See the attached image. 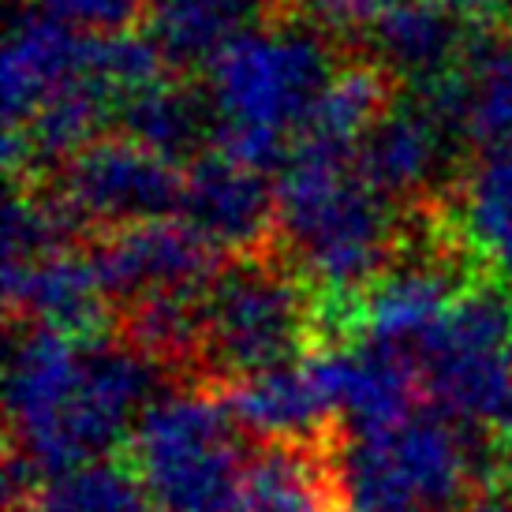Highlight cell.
Instances as JSON below:
<instances>
[{
  "instance_id": "cell-1",
  "label": "cell",
  "mask_w": 512,
  "mask_h": 512,
  "mask_svg": "<svg viewBox=\"0 0 512 512\" xmlns=\"http://www.w3.org/2000/svg\"><path fill=\"white\" fill-rule=\"evenodd\" d=\"M157 400V363L120 341L15 329L8 344V453L42 479L105 460Z\"/></svg>"
},
{
  "instance_id": "cell-2",
  "label": "cell",
  "mask_w": 512,
  "mask_h": 512,
  "mask_svg": "<svg viewBox=\"0 0 512 512\" xmlns=\"http://www.w3.org/2000/svg\"><path fill=\"white\" fill-rule=\"evenodd\" d=\"M273 251L322 299H363L393 270L408 225L367 184L356 157L292 146L277 180Z\"/></svg>"
},
{
  "instance_id": "cell-3",
  "label": "cell",
  "mask_w": 512,
  "mask_h": 512,
  "mask_svg": "<svg viewBox=\"0 0 512 512\" xmlns=\"http://www.w3.org/2000/svg\"><path fill=\"white\" fill-rule=\"evenodd\" d=\"M344 512H464L494 479V441L441 412L333 441Z\"/></svg>"
},
{
  "instance_id": "cell-4",
  "label": "cell",
  "mask_w": 512,
  "mask_h": 512,
  "mask_svg": "<svg viewBox=\"0 0 512 512\" xmlns=\"http://www.w3.org/2000/svg\"><path fill=\"white\" fill-rule=\"evenodd\" d=\"M124 456L157 512H236L240 505L247 460L217 385L161 393L139 415Z\"/></svg>"
},
{
  "instance_id": "cell-5",
  "label": "cell",
  "mask_w": 512,
  "mask_h": 512,
  "mask_svg": "<svg viewBox=\"0 0 512 512\" xmlns=\"http://www.w3.org/2000/svg\"><path fill=\"white\" fill-rule=\"evenodd\" d=\"M412 359L434 412L494 445L512 441V285L471 281Z\"/></svg>"
},
{
  "instance_id": "cell-6",
  "label": "cell",
  "mask_w": 512,
  "mask_h": 512,
  "mask_svg": "<svg viewBox=\"0 0 512 512\" xmlns=\"http://www.w3.org/2000/svg\"><path fill=\"white\" fill-rule=\"evenodd\" d=\"M202 370L214 385L296 363L314 348V292L277 251L240 255L202 299Z\"/></svg>"
},
{
  "instance_id": "cell-7",
  "label": "cell",
  "mask_w": 512,
  "mask_h": 512,
  "mask_svg": "<svg viewBox=\"0 0 512 512\" xmlns=\"http://www.w3.org/2000/svg\"><path fill=\"white\" fill-rule=\"evenodd\" d=\"M333 72V49L314 23L255 27L206 64V98L217 128L270 131L296 143Z\"/></svg>"
},
{
  "instance_id": "cell-8",
  "label": "cell",
  "mask_w": 512,
  "mask_h": 512,
  "mask_svg": "<svg viewBox=\"0 0 512 512\" xmlns=\"http://www.w3.org/2000/svg\"><path fill=\"white\" fill-rule=\"evenodd\" d=\"M322 34L352 38L374 64L415 86L456 72L468 57L464 23L438 0H303Z\"/></svg>"
},
{
  "instance_id": "cell-9",
  "label": "cell",
  "mask_w": 512,
  "mask_h": 512,
  "mask_svg": "<svg viewBox=\"0 0 512 512\" xmlns=\"http://www.w3.org/2000/svg\"><path fill=\"white\" fill-rule=\"evenodd\" d=\"M53 191L101 236L180 210L184 169L128 135H101L60 165Z\"/></svg>"
},
{
  "instance_id": "cell-10",
  "label": "cell",
  "mask_w": 512,
  "mask_h": 512,
  "mask_svg": "<svg viewBox=\"0 0 512 512\" xmlns=\"http://www.w3.org/2000/svg\"><path fill=\"white\" fill-rule=\"evenodd\" d=\"M90 255L98 262L109 296L124 307L154 292H199L221 270V251L199 236L184 217H154L139 225L109 228L94 236Z\"/></svg>"
},
{
  "instance_id": "cell-11",
  "label": "cell",
  "mask_w": 512,
  "mask_h": 512,
  "mask_svg": "<svg viewBox=\"0 0 512 512\" xmlns=\"http://www.w3.org/2000/svg\"><path fill=\"white\" fill-rule=\"evenodd\" d=\"M187 225L221 255H262L277 240V187L221 150H202L184 165L180 210Z\"/></svg>"
},
{
  "instance_id": "cell-12",
  "label": "cell",
  "mask_w": 512,
  "mask_h": 512,
  "mask_svg": "<svg viewBox=\"0 0 512 512\" xmlns=\"http://www.w3.org/2000/svg\"><path fill=\"white\" fill-rule=\"evenodd\" d=\"M86 79L101 83L94 72V34L64 23L45 8L19 12L8 27L0 57L4 131L23 128L42 105Z\"/></svg>"
},
{
  "instance_id": "cell-13",
  "label": "cell",
  "mask_w": 512,
  "mask_h": 512,
  "mask_svg": "<svg viewBox=\"0 0 512 512\" xmlns=\"http://www.w3.org/2000/svg\"><path fill=\"white\" fill-rule=\"evenodd\" d=\"M109 303L113 296L98 262L83 247L34 258L27 266H4V307L12 322L60 329L79 341H105L113 318Z\"/></svg>"
},
{
  "instance_id": "cell-14",
  "label": "cell",
  "mask_w": 512,
  "mask_h": 512,
  "mask_svg": "<svg viewBox=\"0 0 512 512\" xmlns=\"http://www.w3.org/2000/svg\"><path fill=\"white\" fill-rule=\"evenodd\" d=\"M221 400L236 419V427L262 438L266 445L288 441V445H326L341 438V415L333 408L322 374L307 363H285V367L258 370L247 378L217 385Z\"/></svg>"
},
{
  "instance_id": "cell-15",
  "label": "cell",
  "mask_w": 512,
  "mask_h": 512,
  "mask_svg": "<svg viewBox=\"0 0 512 512\" xmlns=\"http://www.w3.org/2000/svg\"><path fill=\"white\" fill-rule=\"evenodd\" d=\"M311 359L341 415V427L352 434L397 427L415 415V400L423 397L415 359L397 348L356 341L341 348H318Z\"/></svg>"
},
{
  "instance_id": "cell-16",
  "label": "cell",
  "mask_w": 512,
  "mask_h": 512,
  "mask_svg": "<svg viewBox=\"0 0 512 512\" xmlns=\"http://www.w3.org/2000/svg\"><path fill=\"white\" fill-rule=\"evenodd\" d=\"M449 124L434 113L423 94L397 101L359 143L356 165L367 184L389 202L419 206V199L438 180L445 161Z\"/></svg>"
},
{
  "instance_id": "cell-17",
  "label": "cell",
  "mask_w": 512,
  "mask_h": 512,
  "mask_svg": "<svg viewBox=\"0 0 512 512\" xmlns=\"http://www.w3.org/2000/svg\"><path fill=\"white\" fill-rule=\"evenodd\" d=\"M438 206L479 270L512 285V143L483 146Z\"/></svg>"
},
{
  "instance_id": "cell-18",
  "label": "cell",
  "mask_w": 512,
  "mask_h": 512,
  "mask_svg": "<svg viewBox=\"0 0 512 512\" xmlns=\"http://www.w3.org/2000/svg\"><path fill=\"white\" fill-rule=\"evenodd\" d=\"M419 94L479 150L512 143V42H471L464 64Z\"/></svg>"
},
{
  "instance_id": "cell-19",
  "label": "cell",
  "mask_w": 512,
  "mask_h": 512,
  "mask_svg": "<svg viewBox=\"0 0 512 512\" xmlns=\"http://www.w3.org/2000/svg\"><path fill=\"white\" fill-rule=\"evenodd\" d=\"M393 105H397L393 101V75L385 72L382 64L363 60V64L337 68L326 90L311 105L307 120L299 124L292 146L318 150V154L356 157L367 131Z\"/></svg>"
},
{
  "instance_id": "cell-20",
  "label": "cell",
  "mask_w": 512,
  "mask_h": 512,
  "mask_svg": "<svg viewBox=\"0 0 512 512\" xmlns=\"http://www.w3.org/2000/svg\"><path fill=\"white\" fill-rule=\"evenodd\" d=\"M266 0H150V38L169 64L195 68L258 27Z\"/></svg>"
},
{
  "instance_id": "cell-21",
  "label": "cell",
  "mask_w": 512,
  "mask_h": 512,
  "mask_svg": "<svg viewBox=\"0 0 512 512\" xmlns=\"http://www.w3.org/2000/svg\"><path fill=\"white\" fill-rule=\"evenodd\" d=\"M210 116H214L210 98H199L195 90L161 79V83L131 94L116 109V124H120V135H128L180 165V157L184 161L199 157L202 143L214 139V131L206 124Z\"/></svg>"
},
{
  "instance_id": "cell-22",
  "label": "cell",
  "mask_w": 512,
  "mask_h": 512,
  "mask_svg": "<svg viewBox=\"0 0 512 512\" xmlns=\"http://www.w3.org/2000/svg\"><path fill=\"white\" fill-rule=\"evenodd\" d=\"M23 512H157L139 471L124 460H94L64 475H49Z\"/></svg>"
},
{
  "instance_id": "cell-23",
  "label": "cell",
  "mask_w": 512,
  "mask_h": 512,
  "mask_svg": "<svg viewBox=\"0 0 512 512\" xmlns=\"http://www.w3.org/2000/svg\"><path fill=\"white\" fill-rule=\"evenodd\" d=\"M38 8L86 34H120L143 19L150 0H38Z\"/></svg>"
},
{
  "instance_id": "cell-24",
  "label": "cell",
  "mask_w": 512,
  "mask_h": 512,
  "mask_svg": "<svg viewBox=\"0 0 512 512\" xmlns=\"http://www.w3.org/2000/svg\"><path fill=\"white\" fill-rule=\"evenodd\" d=\"M441 8H449V12L460 19V23H490V19H498V15L509 12V0H438Z\"/></svg>"
},
{
  "instance_id": "cell-25",
  "label": "cell",
  "mask_w": 512,
  "mask_h": 512,
  "mask_svg": "<svg viewBox=\"0 0 512 512\" xmlns=\"http://www.w3.org/2000/svg\"><path fill=\"white\" fill-rule=\"evenodd\" d=\"M464 512H512V494H483V498H475Z\"/></svg>"
},
{
  "instance_id": "cell-26",
  "label": "cell",
  "mask_w": 512,
  "mask_h": 512,
  "mask_svg": "<svg viewBox=\"0 0 512 512\" xmlns=\"http://www.w3.org/2000/svg\"><path fill=\"white\" fill-rule=\"evenodd\" d=\"M509 15H512V0H509Z\"/></svg>"
}]
</instances>
